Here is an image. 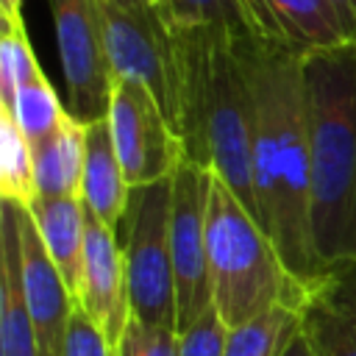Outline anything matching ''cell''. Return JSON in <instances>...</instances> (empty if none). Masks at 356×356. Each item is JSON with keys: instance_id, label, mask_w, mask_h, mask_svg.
Wrapping results in <instances>:
<instances>
[{"instance_id": "obj_13", "label": "cell", "mask_w": 356, "mask_h": 356, "mask_svg": "<svg viewBox=\"0 0 356 356\" xmlns=\"http://www.w3.org/2000/svg\"><path fill=\"white\" fill-rule=\"evenodd\" d=\"M256 33L281 42L295 53L345 44V33L328 0H245Z\"/></svg>"}, {"instance_id": "obj_19", "label": "cell", "mask_w": 356, "mask_h": 356, "mask_svg": "<svg viewBox=\"0 0 356 356\" xmlns=\"http://www.w3.org/2000/svg\"><path fill=\"white\" fill-rule=\"evenodd\" d=\"M33 197V147L11 111L0 106V200L28 209Z\"/></svg>"}, {"instance_id": "obj_1", "label": "cell", "mask_w": 356, "mask_h": 356, "mask_svg": "<svg viewBox=\"0 0 356 356\" xmlns=\"http://www.w3.org/2000/svg\"><path fill=\"white\" fill-rule=\"evenodd\" d=\"M300 58V53L281 42L242 36L259 222L286 270L298 281L312 284L325 267L312 236V150Z\"/></svg>"}, {"instance_id": "obj_4", "label": "cell", "mask_w": 356, "mask_h": 356, "mask_svg": "<svg viewBox=\"0 0 356 356\" xmlns=\"http://www.w3.org/2000/svg\"><path fill=\"white\" fill-rule=\"evenodd\" d=\"M211 306L236 328L273 306H303L306 284L298 281L253 211L214 175L206 220Z\"/></svg>"}, {"instance_id": "obj_24", "label": "cell", "mask_w": 356, "mask_h": 356, "mask_svg": "<svg viewBox=\"0 0 356 356\" xmlns=\"http://www.w3.org/2000/svg\"><path fill=\"white\" fill-rule=\"evenodd\" d=\"M228 325L211 306L192 328L178 334V356H222Z\"/></svg>"}, {"instance_id": "obj_16", "label": "cell", "mask_w": 356, "mask_h": 356, "mask_svg": "<svg viewBox=\"0 0 356 356\" xmlns=\"http://www.w3.org/2000/svg\"><path fill=\"white\" fill-rule=\"evenodd\" d=\"M58 267L64 284L78 300L83 273V242H86V206L81 197H44L36 195L25 209Z\"/></svg>"}, {"instance_id": "obj_21", "label": "cell", "mask_w": 356, "mask_h": 356, "mask_svg": "<svg viewBox=\"0 0 356 356\" xmlns=\"http://www.w3.org/2000/svg\"><path fill=\"white\" fill-rule=\"evenodd\" d=\"M175 28H225L239 36H259L245 0H159Z\"/></svg>"}, {"instance_id": "obj_23", "label": "cell", "mask_w": 356, "mask_h": 356, "mask_svg": "<svg viewBox=\"0 0 356 356\" xmlns=\"http://www.w3.org/2000/svg\"><path fill=\"white\" fill-rule=\"evenodd\" d=\"M117 356H178V334L131 317L117 342Z\"/></svg>"}, {"instance_id": "obj_2", "label": "cell", "mask_w": 356, "mask_h": 356, "mask_svg": "<svg viewBox=\"0 0 356 356\" xmlns=\"http://www.w3.org/2000/svg\"><path fill=\"white\" fill-rule=\"evenodd\" d=\"M184 161L211 170L259 220L250 170V86L242 36L178 28V125Z\"/></svg>"}, {"instance_id": "obj_12", "label": "cell", "mask_w": 356, "mask_h": 356, "mask_svg": "<svg viewBox=\"0 0 356 356\" xmlns=\"http://www.w3.org/2000/svg\"><path fill=\"white\" fill-rule=\"evenodd\" d=\"M300 334L312 356H356V261L334 264L306 284Z\"/></svg>"}, {"instance_id": "obj_8", "label": "cell", "mask_w": 356, "mask_h": 356, "mask_svg": "<svg viewBox=\"0 0 356 356\" xmlns=\"http://www.w3.org/2000/svg\"><path fill=\"white\" fill-rule=\"evenodd\" d=\"M56 47L67 86V111L81 122L108 117L114 72L106 53L97 0H50Z\"/></svg>"}, {"instance_id": "obj_22", "label": "cell", "mask_w": 356, "mask_h": 356, "mask_svg": "<svg viewBox=\"0 0 356 356\" xmlns=\"http://www.w3.org/2000/svg\"><path fill=\"white\" fill-rule=\"evenodd\" d=\"M42 72L22 19H3L0 36V106H8L22 83Z\"/></svg>"}, {"instance_id": "obj_20", "label": "cell", "mask_w": 356, "mask_h": 356, "mask_svg": "<svg viewBox=\"0 0 356 356\" xmlns=\"http://www.w3.org/2000/svg\"><path fill=\"white\" fill-rule=\"evenodd\" d=\"M3 108L11 111V117L17 120V125L22 128V134L28 136L31 145L50 136L64 122V117L70 114L67 106L58 100L53 83L44 78V72H39L28 83H22L14 95V100Z\"/></svg>"}, {"instance_id": "obj_3", "label": "cell", "mask_w": 356, "mask_h": 356, "mask_svg": "<svg viewBox=\"0 0 356 356\" xmlns=\"http://www.w3.org/2000/svg\"><path fill=\"white\" fill-rule=\"evenodd\" d=\"M309 150L312 236L323 267L356 261V44L300 58Z\"/></svg>"}, {"instance_id": "obj_7", "label": "cell", "mask_w": 356, "mask_h": 356, "mask_svg": "<svg viewBox=\"0 0 356 356\" xmlns=\"http://www.w3.org/2000/svg\"><path fill=\"white\" fill-rule=\"evenodd\" d=\"M214 172L184 161L172 175V209H170V248L175 270L178 300V334L192 328L211 309L209 248L206 220Z\"/></svg>"}, {"instance_id": "obj_28", "label": "cell", "mask_w": 356, "mask_h": 356, "mask_svg": "<svg viewBox=\"0 0 356 356\" xmlns=\"http://www.w3.org/2000/svg\"><path fill=\"white\" fill-rule=\"evenodd\" d=\"M284 356H312V348H309L306 337H303V334H298V337L292 339V345L286 348V353H284Z\"/></svg>"}, {"instance_id": "obj_9", "label": "cell", "mask_w": 356, "mask_h": 356, "mask_svg": "<svg viewBox=\"0 0 356 356\" xmlns=\"http://www.w3.org/2000/svg\"><path fill=\"white\" fill-rule=\"evenodd\" d=\"M106 120L131 189L172 178L184 164V147L175 128L142 83L114 78Z\"/></svg>"}, {"instance_id": "obj_25", "label": "cell", "mask_w": 356, "mask_h": 356, "mask_svg": "<svg viewBox=\"0 0 356 356\" xmlns=\"http://www.w3.org/2000/svg\"><path fill=\"white\" fill-rule=\"evenodd\" d=\"M61 356H117V348L106 339V334L95 325V320L81 306H75L67 325Z\"/></svg>"}, {"instance_id": "obj_11", "label": "cell", "mask_w": 356, "mask_h": 356, "mask_svg": "<svg viewBox=\"0 0 356 356\" xmlns=\"http://www.w3.org/2000/svg\"><path fill=\"white\" fill-rule=\"evenodd\" d=\"M78 306L95 320V325L117 348L131 320L122 245L117 239V231L100 222L89 209H86V242H83Z\"/></svg>"}, {"instance_id": "obj_14", "label": "cell", "mask_w": 356, "mask_h": 356, "mask_svg": "<svg viewBox=\"0 0 356 356\" xmlns=\"http://www.w3.org/2000/svg\"><path fill=\"white\" fill-rule=\"evenodd\" d=\"M0 356H39L22 295L19 206L0 203Z\"/></svg>"}, {"instance_id": "obj_27", "label": "cell", "mask_w": 356, "mask_h": 356, "mask_svg": "<svg viewBox=\"0 0 356 356\" xmlns=\"http://www.w3.org/2000/svg\"><path fill=\"white\" fill-rule=\"evenodd\" d=\"M3 19H22V0H0Z\"/></svg>"}, {"instance_id": "obj_10", "label": "cell", "mask_w": 356, "mask_h": 356, "mask_svg": "<svg viewBox=\"0 0 356 356\" xmlns=\"http://www.w3.org/2000/svg\"><path fill=\"white\" fill-rule=\"evenodd\" d=\"M19 250H22V295L36 331L39 356H61L70 317L78 306L58 267L53 264L31 214L19 209Z\"/></svg>"}, {"instance_id": "obj_26", "label": "cell", "mask_w": 356, "mask_h": 356, "mask_svg": "<svg viewBox=\"0 0 356 356\" xmlns=\"http://www.w3.org/2000/svg\"><path fill=\"white\" fill-rule=\"evenodd\" d=\"M342 33H345V42L356 44V0H328Z\"/></svg>"}, {"instance_id": "obj_18", "label": "cell", "mask_w": 356, "mask_h": 356, "mask_svg": "<svg viewBox=\"0 0 356 356\" xmlns=\"http://www.w3.org/2000/svg\"><path fill=\"white\" fill-rule=\"evenodd\" d=\"M298 334L300 312L289 306H273L264 314L228 328L222 356H284Z\"/></svg>"}, {"instance_id": "obj_29", "label": "cell", "mask_w": 356, "mask_h": 356, "mask_svg": "<svg viewBox=\"0 0 356 356\" xmlns=\"http://www.w3.org/2000/svg\"><path fill=\"white\" fill-rule=\"evenodd\" d=\"M106 3H114V6H125V8H136V6H147V3H156V0H106Z\"/></svg>"}, {"instance_id": "obj_6", "label": "cell", "mask_w": 356, "mask_h": 356, "mask_svg": "<svg viewBox=\"0 0 356 356\" xmlns=\"http://www.w3.org/2000/svg\"><path fill=\"white\" fill-rule=\"evenodd\" d=\"M100 3V25L114 78L142 83L161 106L170 125H178V28L161 3L136 8Z\"/></svg>"}, {"instance_id": "obj_17", "label": "cell", "mask_w": 356, "mask_h": 356, "mask_svg": "<svg viewBox=\"0 0 356 356\" xmlns=\"http://www.w3.org/2000/svg\"><path fill=\"white\" fill-rule=\"evenodd\" d=\"M33 147L36 195L44 197H81V175L86 156V122L72 114Z\"/></svg>"}, {"instance_id": "obj_5", "label": "cell", "mask_w": 356, "mask_h": 356, "mask_svg": "<svg viewBox=\"0 0 356 356\" xmlns=\"http://www.w3.org/2000/svg\"><path fill=\"white\" fill-rule=\"evenodd\" d=\"M172 178L134 186L122 217V261L131 317L178 334L175 270L170 248Z\"/></svg>"}, {"instance_id": "obj_15", "label": "cell", "mask_w": 356, "mask_h": 356, "mask_svg": "<svg viewBox=\"0 0 356 356\" xmlns=\"http://www.w3.org/2000/svg\"><path fill=\"white\" fill-rule=\"evenodd\" d=\"M131 186L125 181L120 156L114 150L108 120H97L86 125V156H83V175H81V200L83 206L106 222L111 231L120 228L128 211Z\"/></svg>"}]
</instances>
